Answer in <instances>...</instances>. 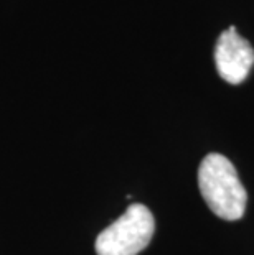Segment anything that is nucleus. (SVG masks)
<instances>
[{
	"label": "nucleus",
	"instance_id": "nucleus-1",
	"mask_svg": "<svg viewBox=\"0 0 254 255\" xmlns=\"http://www.w3.org/2000/svg\"><path fill=\"white\" fill-rule=\"evenodd\" d=\"M200 193L208 208L221 219H241L246 209L248 194L233 163L220 153H210L198 170Z\"/></svg>",
	"mask_w": 254,
	"mask_h": 255
},
{
	"label": "nucleus",
	"instance_id": "nucleus-2",
	"mask_svg": "<svg viewBox=\"0 0 254 255\" xmlns=\"http://www.w3.org/2000/svg\"><path fill=\"white\" fill-rule=\"evenodd\" d=\"M155 221L149 208L134 203L121 218L106 227L96 239L98 255H137L149 246Z\"/></svg>",
	"mask_w": 254,
	"mask_h": 255
},
{
	"label": "nucleus",
	"instance_id": "nucleus-3",
	"mask_svg": "<svg viewBox=\"0 0 254 255\" xmlns=\"http://www.w3.org/2000/svg\"><path fill=\"white\" fill-rule=\"evenodd\" d=\"M215 63L220 76L230 84H241L250 74L254 64V50L235 26L220 35L215 48Z\"/></svg>",
	"mask_w": 254,
	"mask_h": 255
}]
</instances>
